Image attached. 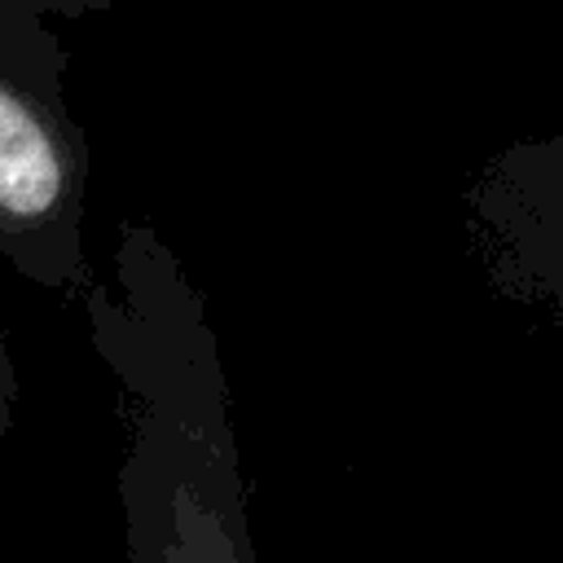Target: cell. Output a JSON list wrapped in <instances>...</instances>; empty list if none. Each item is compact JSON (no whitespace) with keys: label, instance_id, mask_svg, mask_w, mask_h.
Listing matches in <instances>:
<instances>
[{"label":"cell","instance_id":"6da1fadb","mask_svg":"<svg viewBox=\"0 0 563 563\" xmlns=\"http://www.w3.org/2000/svg\"><path fill=\"white\" fill-rule=\"evenodd\" d=\"M145 352L141 563H255L216 347L180 286L163 290Z\"/></svg>","mask_w":563,"mask_h":563},{"label":"cell","instance_id":"7a4b0ae2","mask_svg":"<svg viewBox=\"0 0 563 563\" xmlns=\"http://www.w3.org/2000/svg\"><path fill=\"white\" fill-rule=\"evenodd\" d=\"M457 207L488 290L563 325V132L501 145Z\"/></svg>","mask_w":563,"mask_h":563},{"label":"cell","instance_id":"3957f363","mask_svg":"<svg viewBox=\"0 0 563 563\" xmlns=\"http://www.w3.org/2000/svg\"><path fill=\"white\" fill-rule=\"evenodd\" d=\"M66 194V158L53 128L9 88H0V211L44 220Z\"/></svg>","mask_w":563,"mask_h":563}]
</instances>
